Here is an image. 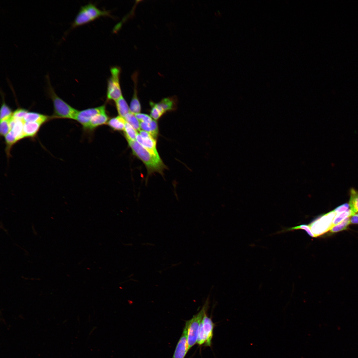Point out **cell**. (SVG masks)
Listing matches in <instances>:
<instances>
[{
	"label": "cell",
	"instance_id": "d6986e66",
	"mask_svg": "<svg viewBox=\"0 0 358 358\" xmlns=\"http://www.w3.org/2000/svg\"><path fill=\"white\" fill-rule=\"evenodd\" d=\"M225 157L227 161L225 167L226 175L231 180H235L239 178L245 172L239 166L233 157V154L226 152Z\"/></svg>",
	"mask_w": 358,
	"mask_h": 358
},
{
	"label": "cell",
	"instance_id": "5b68a950",
	"mask_svg": "<svg viewBox=\"0 0 358 358\" xmlns=\"http://www.w3.org/2000/svg\"><path fill=\"white\" fill-rule=\"evenodd\" d=\"M165 105L166 113L162 124L161 147L174 152L183 143L179 122L180 103L177 100H170Z\"/></svg>",
	"mask_w": 358,
	"mask_h": 358
},
{
	"label": "cell",
	"instance_id": "8fae6325",
	"mask_svg": "<svg viewBox=\"0 0 358 358\" xmlns=\"http://www.w3.org/2000/svg\"><path fill=\"white\" fill-rule=\"evenodd\" d=\"M162 179L158 167L148 170L137 178L130 194L138 195L149 188L158 186Z\"/></svg>",
	"mask_w": 358,
	"mask_h": 358
},
{
	"label": "cell",
	"instance_id": "3957f363",
	"mask_svg": "<svg viewBox=\"0 0 358 358\" xmlns=\"http://www.w3.org/2000/svg\"><path fill=\"white\" fill-rule=\"evenodd\" d=\"M72 140L80 155L81 169L77 174L78 179L85 178H105L112 179L118 166L111 163L90 146L77 129L72 113Z\"/></svg>",
	"mask_w": 358,
	"mask_h": 358
},
{
	"label": "cell",
	"instance_id": "44dd1931",
	"mask_svg": "<svg viewBox=\"0 0 358 358\" xmlns=\"http://www.w3.org/2000/svg\"><path fill=\"white\" fill-rule=\"evenodd\" d=\"M226 197L225 201L234 208L238 202V193L234 180L229 179L224 184Z\"/></svg>",
	"mask_w": 358,
	"mask_h": 358
},
{
	"label": "cell",
	"instance_id": "e0dca14e",
	"mask_svg": "<svg viewBox=\"0 0 358 358\" xmlns=\"http://www.w3.org/2000/svg\"><path fill=\"white\" fill-rule=\"evenodd\" d=\"M20 168L17 163L5 152L1 159L0 164V181L16 177Z\"/></svg>",
	"mask_w": 358,
	"mask_h": 358
},
{
	"label": "cell",
	"instance_id": "7c38bea8",
	"mask_svg": "<svg viewBox=\"0 0 358 358\" xmlns=\"http://www.w3.org/2000/svg\"><path fill=\"white\" fill-rule=\"evenodd\" d=\"M189 182L187 178L180 174L170 176L161 182V186L172 195H185Z\"/></svg>",
	"mask_w": 358,
	"mask_h": 358
},
{
	"label": "cell",
	"instance_id": "8992f818",
	"mask_svg": "<svg viewBox=\"0 0 358 358\" xmlns=\"http://www.w3.org/2000/svg\"><path fill=\"white\" fill-rule=\"evenodd\" d=\"M157 167H158L157 158L117 167L112 179L121 185L127 194H130L137 178L146 171Z\"/></svg>",
	"mask_w": 358,
	"mask_h": 358
},
{
	"label": "cell",
	"instance_id": "ba28073f",
	"mask_svg": "<svg viewBox=\"0 0 358 358\" xmlns=\"http://www.w3.org/2000/svg\"><path fill=\"white\" fill-rule=\"evenodd\" d=\"M64 186L56 183H37L35 190V208L51 207Z\"/></svg>",
	"mask_w": 358,
	"mask_h": 358
},
{
	"label": "cell",
	"instance_id": "52a82bcc",
	"mask_svg": "<svg viewBox=\"0 0 358 358\" xmlns=\"http://www.w3.org/2000/svg\"><path fill=\"white\" fill-rule=\"evenodd\" d=\"M204 210L217 222L234 232L238 231L235 223V210L222 198L210 195Z\"/></svg>",
	"mask_w": 358,
	"mask_h": 358
},
{
	"label": "cell",
	"instance_id": "9c48e42d",
	"mask_svg": "<svg viewBox=\"0 0 358 358\" xmlns=\"http://www.w3.org/2000/svg\"><path fill=\"white\" fill-rule=\"evenodd\" d=\"M235 155L246 171L250 168L262 166L265 164L266 149L263 145L252 146L244 148Z\"/></svg>",
	"mask_w": 358,
	"mask_h": 358
},
{
	"label": "cell",
	"instance_id": "ffe728a7",
	"mask_svg": "<svg viewBox=\"0 0 358 358\" xmlns=\"http://www.w3.org/2000/svg\"><path fill=\"white\" fill-rule=\"evenodd\" d=\"M42 167L38 163L28 162L20 168L18 177L22 179H35L37 173Z\"/></svg>",
	"mask_w": 358,
	"mask_h": 358
},
{
	"label": "cell",
	"instance_id": "277c9868",
	"mask_svg": "<svg viewBox=\"0 0 358 358\" xmlns=\"http://www.w3.org/2000/svg\"><path fill=\"white\" fill-rule=\"evenodd\" d=\"M35 179H22L16 177L15 183L16 194L7 205L8 223L17 224L19 219L35 208Z\"/></svg>",
	"mask_w": 358,
	"mask_h": 358
},
{
	"label": "cell",
	"instance_id": "7402d4cb",
	"mask_svg": "<svg viewBox=\"0 0 358 358\" xmlns=\"http://www.w3.org/2000/svg\"><path fill=\"white\" fill-rule=\"evenodd\" d=\"M203 174L210 183L224 185L229 180L228 177L223 173L212 170L202 171Z\"/></svg>",
	"mask_w": 358,
	"mask_h": 358
},
{
	"label": "cell",
	"instance_id": "30bf717a",
	"mask_svg": "<svg viewBox=\"0 0 358 358\" xmlns=\"http://www.w3.org/2000/svg\"><path fill=\"white\" fill-rule=\"evenodd\" d=\"M77 176L56 169L41 168L35 179L37 183H56L65 186L75 179Z\"/></svg>",
	"mask_w": 358,
	"mask_h": 358
},
{
	"label": "cell",
	"instance_id": "2e32d148",
	"mask_svg": "<svg viewBox=\"0 0 358 358\" xmlns=\"http://www.w3.org/2000/svg\"><path fill=\"white\" fill-rule=\"evenodd\" d=\"M189 183L195 186L205 197L211 195L210 184L202 171L194 168L186 177Z\"/></svg>",
	"mask_w": 358,
	"mask_h": 358
},
{
	"label": "cell",
	"instance_id": "9a60e30c",
	"mask_svg": "<svg viewBox=\"0 0 358 358\" xmlns=\"http://www.w3.org/2000/svg\"><path fill=\"white\" fill-rule=\"evenodd\" d=\"M188 207L191 212L204 210L206 197L193 185L189 183L185 195Z\"/></svg>",
	"mask_w": 358,
	"mask_h": 358
},
{
	"label": "cell",
	"instance_id": "4fadbf2b",
	"mask_svg": "<svg viewBox=\"0 0 358 358\" xmlns=\"http://www.w3.org/2000/svg\"><path fill=\"white\" fill-rule=\"evenodd\" d=\"M175 163L179 174L187 177L194 168V162L183 143L173 152Z\"/></svg>",
	"mask_w": 358,
	"mask_h": 358
},
{
	"label": "cell",
	"instance_id": "5bb4252c",
	"mask_svg": "<svg viewBox=\"0 0 358 358\" xmlns=\"http://www.w3.org/2000/svg\"><path fill=\"white\" fill-rule=\"evenodd\" d=\"M202 125L203 130L202 131L201 140L195 154L194 161L195 168L202 172L209 170L212 164L211 158L206 144L204 123L203 122Z\"/></svg>",
	"mask_w": 358,
	"mask_h": 358
},
{
	"label": "cell",
	"instance_id": "ac0fdd59",
	"mask_svg": "<svg viewBox=\"0 0 358 358\" xmlns=\"http://www.w3.org/2000/svg\"><path fill=\"white\" fill-rule=\"evenodd\" d=\"M17 176L0 181V201L1 204L7 205L15 196V183Z\"/></svg>",
	"mask_w": 358,
	"mask_h": 358
},
{
	"label": "cell",
	"instance_id": "7a4b0ae2",
	"mask_svg": "<svg viewBox=\"0 0 358 358\" xmlns=\"http://www.w3.org/2000/svg\"><path fill=\"white\" fill-rule=\"evenodd\" d=\"M153 24L169 26L164 16L150 14L138 5L134 4L122 9L110 31L107 34L104 44L96 48L93 58H96L105 45Z\"/></svg>",
	"mask_w": 358,
	"mask_h": 358
},
{
	"label": "cell",
	"instance_id": "6da1fadb",
	"mask_svg": "<svg viewBox=\"0 0 358 358\" xmlns=\"http://www.w3.org/2000/svg\"><path fill=\"white\" fill-rule=\"evenodd\" d=\"M199 231L218 248L223 261L236 258L242 261L250 250L238 231L230 230L217 222L204 210L191 212Z\"/></svg>",
	"mask_w": 358,
	"mask_h": 358
}]
</instances>
